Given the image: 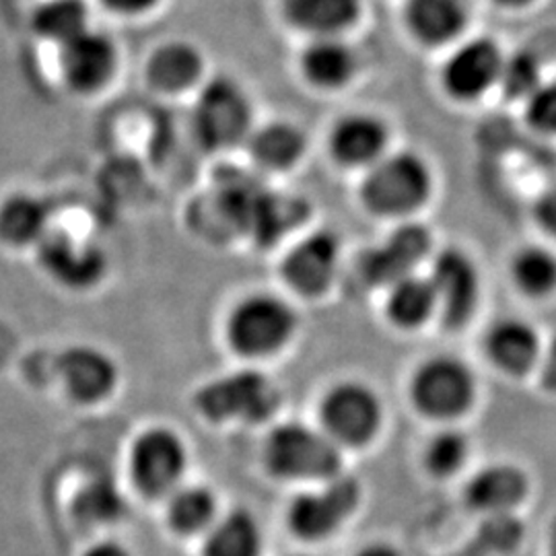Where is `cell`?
Wrapping results in <instances>:
<instances>
[{"instance_id":"cell-1","label":"cell","mask_w":556,"mask_h":556,"mask_svg":"<svg viewBox=\"0 0 556 556\" xmlns=\"http://www.w3.org/2000/svg\"><path fill=\"white\" fill-rule=\"evenodd\" d=\"M264 462L275 477L287 480H330L342 466L337 443L301 422H285L268 435Z\"/></svg>"},{"instance_id":"cell-2","label":"cell","mask_w":556,"mask_h":556,"mask_svg":"<svg viewBox=\"0 0 556 556\" xmlns=\"http://www.w3.org/2000/svg\"><path fill=\"white\" fill-rule=\"evenodd\" d=\"M431 192V172L413 153H396L376 161L363 181V200L378 215H406Z\"/></svg>"},{"instance_id":"cell-3","label":"cell","mask_w":556,"mask_h":556,"mask_svg":"<svg viewBox=\"0 0 556 556\" xmlns=\"http://www.w3.org/2000/svg\"><path fill=\"white\" fill-rule=\"evenodd\" d=\"M298 318L287 301L258 293L236 305L227 319V338L245 357H268L289 342Z\"/></svg>"},{"instance_id":"cell-4","label":"cell","mask_w":556,"mask_h":556,"mask_svg":"<svg viewBox=\"0 0 556 556\" xmlns=\"http://www.w3.org/2000/svg\"><path fill=\"white\" fill-rule=\"evenodd\" d=\"M192 124L206 149H227L245 139L252 108L245 91L227 77L208 80L200 91Z\"/></svg>"},{"instance_id":"cell-5","label":"cell","mask_w":556,"mask_h":556,"mask_svg":"<svg viewBox=\"0 0 556 556\" xmlns=\"http://www.w3.org/2000/svg\"><path fill=\"white\" fill-rule=\"evenodd\" d=\"M197 406L213 420L260 422L277 410L278 394L270 379L262 374L238 371L204 386Z\"/></svg>"},{"instance_id":"cell-6","label":"cell","mask_w":556,"mask_h":556,"mask_svg":"<svg viewBox=\"0 0 556 556\" xmlns=\"http://www.w3.org/2000/svg\"><path fill=\"white\" fill-rule=\"evenodd\" d=\"M361 489L353 478H330L319 491L301 493L287 509L289 530L305 542H319L332 536L355 514Z\"/></svg>"},{"instance_id":"cell-7","label":"cell","mask_w":556,"mask_h":556,"mask_svg":"<svg viewBox=\"0 0 556 556\" xmlns=\"http://www.w3.org/2000/svg\"><path fill=\"white\" fill-rule=\"evenodd\" d=\"M475 378L470 369L454 357L425 361L410 383V394L427 417L454 418L466 413L475 400Z\"/></svg>"},{"instance_id":"cell-8","label":"cell","mask_w":556,"mask_h":556,"mask_svg":"<svg viewBox=\"0 0 556 556\" xmlns=\"http://www.w3.org/2000/svg\"><path fill=\"white\" fill-rule=\"evenodd\" d=\"M319 415L326 435L337 445H363L378 433L381 402L367 386L346 381L324 396Z\"/></svg>"},{"instance_id":"cell-9","label":"cell","mask_w":556,"mask_h":556,"mask_svg":"<svg viewBox=\"0 0 556 556\" xmlns=\"http://www.w3.org/2000/svg\"><path fill=\"white\" fill-rule=\"evenodd\" d=\"M186 445L169 429L142 433L130 454V470L142 493L160 497L174 493L186 470Z\"/></svg>"},{"instance_id":"cell-10","label":"cell","mask_w":556,"mask_h":556,"mask_svg":"<svg viewBox=\"0 0 556 556\" xmlns=\"http://www.w3.org/2000/svg\"><path fill=\"white\" fill-rule=\"evenodd\" d=\"M503 62L505 56L497 41L489 38L464 41L443 64V87L454 100H478L491 87L498 85Z\"/></svg>"},{"instance_id":"cell-11","label":"cell","mask_w":556,"mask_h":556,"mask_svg":"<svg viewBox=\"0 0 556 556\" xmlns=\"http://www.w3.org/2000/svg\"><path fill=\"white\" fill-rule=\"evenodd\" d=\"M429 280L443 321L447 326H464L478 301V273L472 260L464 252L445 250L433 262Z\"/></svg>"},{"instance_id":"cell-12","label":"cell","mask_w":556,"mask_h":556,"mask_svg":"<svg viewBox=\"0 0 556 556\" xmlns=\"http://www.w3.org/2000/svg\"><path fill=\"white\" fill-rule=\"evenodd\" d=\"M118 52L114 41L87 29L75 40L60 46V68L66 83L80 93H93L114 77Z\"/></svg>"},{"instance_id":"cell-13","label":"cell","mask_w":556,"mask_h":556,"mask_svg":"<svg viewBox=\"0 0 556 556\" xmlns=\"http://www.w3.org/2000/svg\"><path fill=\"white\" fill-rule=\"evenodd\" d=\"M431 236L420 225H402L383 245L369 250L361 260V275L371 285H394L410 277L413 268L429 254Z\"/></svg>"},{"instance_id":"cell-14","label":"cell","mask_w":556,"mask_h":556,"mask_svg":"<svg viewBox=\"0 0 556 556\" xmlns=\"http://www.w3.org/2000/svg\"><path fill=\"white\" fill-rule=\"evenodd\" d=\"M338 254V239L328 231H318L299 241L282 260V277L299 293L319 295L334 278Z\"/></svg>"},{"instance_id":"cell-15","label":"cell","mask_w":556,"mask_h":556,"mask_svg":"<svg viewBox=\"0 0 556 556\" xmlns=\"http://www.w3.org/2000/svg\"><path fill=\"white\" fill-rule=\"evenodd\" d=\"M40 258L52 277L75 289L98 282L105 270V258L98 248L79 245L59 231H48L43 236Z\"/></svg>"},{"instance_id":"cell-16","label":"cell","mask_w":556,"mask_h":556,"mask_svg":"<svg viewBox=\"0 0 556 556\" xmlns=\"http://www.w3.org/2000/svg\"><path fill=\"white\" fill-rule=\"evenodd\" d=\"M386 144L388 128L371 114H349L330 132L332 157L349 167L374 165L383 157Z\"/></svg>"},{"instance_id":"cell-17","label":"cell","mask_w":556,"mask_h":556,"mask_svg":"<svg viewBox=\"0 0 556 556\" xmlns=\"http://www.w3.org/2000/svg\"><path fill=\"white\" fill-rule=\"evenodd\" d=\"M60 376L68 392L85 402L108 396L118 379L114 361L98 349L77 346L60 357Z\"/></svg>"},{"instance_id":"cell-18","label":"cell","mask_w":556,"mask_h":556,"mask_svg":"<svg viewBox=\"0 0 556 556\" xmlns=\"http://www.w3.org/2000/svg\"><path fill=\"white\" fill-rule=\"evenodd\" d=\"M404 20L420 43L441 46L464 31L468 7L464 0H406Z\"/></svg>"},{"instance_id":"cell-19","label":"cell","mask_w":556,"mask_h":556,"mask_svg":"<svg viewBox=\"0 0 556 556\" xmlns=\"http://www.w3.org/2000/svg\"><path fill=\"white\" fill-rule=\"evenodd\" d=\"M361 11V0H282L287 21L312 38L340 36L357 23Z\"/></svg>"},{"instance_id":"cell-20","label":"cell","mask_w":556,"mask_h":556,"mask_svg":"<svg viewBox=\"0 0 556 556\" xmlns=\"http://www.w3.org/2000/svg\"><path fill=\"white\" fill-rule=\"evenodd\" d=\"M536 330L521 319H501L486 334V353L505 374L521 376L540 358Z\"/></svg>"},{"instance_id":"cell-21","label":"cell","mask_w":556,"mask_h":556,"mask_svg":"<svg viewBox=\"0 0 556 556\" xmlns=\"http://www.w3.org/2000/svg\"><path fill=\"white\" fill-rule=\"evenodd\" d=\"M301 71L318 89H340L355 77L357 54L340 36L314 38L301 54Z\"/></svg>"},{"instance_id":"cell-22","label":"cell","mask_w":556,"mask_h":556,"mask_svg":"<svg viewBox=\"0 0 556 556\" xmlns=\"http://www.w3.org/2000/svg\"><path fill=\"white\" fill-rule=\"evenodd\" d=\"M528 495V480L514 466H491L468 482L466 501L484 514H503L514 509Z\"/></svg>"},{"instance_id":"cell-23","label":"cell","mask_w":556,"mask_h":556,"mask_svg":"<svg viewBox=\"0 0 556 556\" xmlns=\"http://www.w3.org/2000/svg\"><path fill=\"white\" fill-rule=\"evenodd\" d=\"M202 56L188 41H165L147 62V79L163 93L190 89L202 75Z\"/></svg>"},{"instance_id":"cell-24","label":"cell","mask_w":556,"mask_h":556,"mask_svg":"<svg viewBox=\"0 0 556 556\" xmlns=\"http://www.w3.org/2000/svg\"><path fill=\"white\" fill-rule=\"evenodd\" d=\"M264 536L256 517L236 509L217 517L204 536V556H262Z\"/></svg>"},{"instance_id":"cell-25","label":"cell","mask_w":556,"mask_h":556,"mask_svg":"<svg viewBox=\"0 0 556 556\" xmlns=\"http://www.w3.org/2000/svg\"><path fill=\"white\" fill-rule=\"evenodd\" d=\"M50 208L43 200L15 194L0 206V239L13 245L40 243L50 231Z\"/></svg>"},{"instance_id":"cell-26","label":"cell","mask_w":556,"mask_h":556,"mask_svg":"<svg viewBox=\"0 0 556 556\" xmlns=\"http://www.w3.org/2000/svg\"><path fill=\"white\" fill-rule=\"evenodd\" d=\"M305 215L307 204L303 200L264 190L250 215L245 231H250L260 245H270L305 219Z\"/></svg>"},{"instance_id":"cell-27","label":"cell","mask_w":556,"mask_h":556,"mask_svg":"<svg viewBox=\"0 0 556 556\" xmlns=\"http://www.w3.org/2000/svg\"><path fill=\"white\" fill-rule=\"evenodd\" d=\"M250 149L266 169H287L301 160L305 137L289 122H270L250 137Z\"/></svg>"},{"instance_id":"cell-28","label":"cell","mask_w":556,"mask_h":556,"mask_svg":"<svg viewBox=\"0 0 556 556\" xmlns=\"http://www.w3.org/2000/svg\"><path fill=\"white\" fill-rule=\"evenodd\" d=\"M438 309V298L429 278L404 277L392 285L388 316L400 328H417Z\"/></svg>"},{"instance_id":"cell-29","label":"cell","mask_w":556,"mask_h":556,"mask_svg":"<svg viewBox=\"0 0 556 556\" xmlns=\"http://www.w3.org/2000/svg\"><path fill=\"white\" fill-rule=\"evenodd\" d=\"M167 517L172 528L179 534L190 536L208 532V528L217 521V501L204 486H179L169 498Z\"/></svg>"},{"instance_id":"cell-30","label":"cell","mask_w":556,"mask_h":556,"mask_svg":"<svg viewBox=\"0 0 556 556\" xmlns=\"http://www.w3.org/2000/svg\"><path fill=\"white\" fill-rule=\"evenodd\" d=\"M34 27L46 40L64 46L89 29V11L83 0H48L34 13Z\"/></svg>"},{"instance_id":"cell-31","label":"cell","mask_w":556,"mask_h":556,"mask_svg":"<svg viewBox=\"0 0 556 556\" xmlns=\"http://www.w3.org/2000/svg\"><path fill=\"white\" fill-rule=\"evenodd\" d=\"M511 277L521 293L546 298L556 291V256L538 245L523 248L511 262Z\"/></svg>"},{"instance_id":"cell-32","label":"cell","mask_w":556,"mask_h":556,"mask_svg":"<svg viewBox=\"0 0 556 556\" xmlns=\"http://www.w3.org/2000/svg\"><path fill=\"white\" fill-rule=\"evenodd\" d=\"M425 468L429 475L447 478L456 475L468 457V439L457 431H441L427 443Z\"/></svg>"},{"instance_id":"cell-33","label":"cell","mask_w":556,"mask_h":556,"mask_svg":"<svg viewBox=\"0 0 556 556\" xmlns=\"http://www.w3.org/2000/svg\"><path fill=\"white\" fill-rule=\"evenodd\" d=\"M540 62L530 52H517L511 59H505L498 85L503 87L507 98L514 100H528L538 87L540 79Z\"/></svg>"},{"instance_id":"cell-34","label":"cell","mask_w":556,"mask_h":556,"mask_svg":"<svg viewBox=\"0 0 556 556\" xmlns=\"http://www.w3.org/2000/svg\"><path fill=\"white\" fill-rule=\"evenodd\" d=\"M526 118L544 135H556V80L542 83L526 100Z\"/></svg>"},{"instance_id":"cell-35","label":"cell","mask_w":556,"mask_h":556,"mask_svg":"<svg viewBox=\"0 0 556 556\" xmlns=\"http://www.w3.org/2000/svg\"><path fill=\"white\" fill-rule=\"evenodd\" d=\"M80 507H83V516L93 521H112L114 517H118L122 501L116 489L100 482L85 491V495L80 497Z\"/></svg>"},{"instance_id":"cell-36","label":"cell","mask_w":556,"mask_h":556,"mask_svg":"<svg viewBox=\"0 0 556 556\" xmlns=\"http://www.w3.org/2000/svg\"><path fill=\"white\" fill-rule=\"evenodd\" d=\"M536 215L542 229L556 239V186L540 199Z\"/></svg>"},{"instance_id":"cell-37","label":"cell","mask_w":556,"mask_h":556,"mask_svg":"<svg viewBox=\"0 0 556 556\" xmlns=\"http://www.w3.org/2000/svg\"><path fill=\"white\" fill-rule=\"evenodd\" d=\"M160 0H103L105 7L122 15H139L151 11Z\"/></svg>"},{"instance_id":"cell-38","label":"cell","mask_w":556,"mask_h":556,"mask_svg":"<svg viewBox=\"0 0 556 556\" xmlns=\"http://www.w3.org/2000/svg\"><path fill=\"white\" fill-rule=\"evenodd\" d=\"M542 383L546 390L556 392V337L548 344L544 358H542Z\"/></svg>"},{"instance_id":"cell-39","label":"cell","mask_w":556,"mask_h":556,"mask_svg":"<svg viewBox=\"0 0 556 556\" xmlns=\"http://www.w3.org/2000/svg\"><path fill=\"white\" fill-rule=\"evenodd\" d=\"M353 556H402V553L392 544L374 542V544H367V546L358 548L357 553Z\"/></svg>"},{"instance_id":"cell-40","label":"cell","mask_w":556,"mask_h":556,"mask_svg":"<svg viewBox=\"0 0 556 556\" xmlns=\"http://www.w3.org/2000/svg\"><path fill=\"white\" fill-rule=\"evenodd\" d=\"M85 556H128V553L119 546V544H114V542H103V544H98V546H93L89 553Z\"/></svg>"},{"instance_id":"cell-41","label":"cell","mask_w":556,"mask_h":556,"mask_svg":"<svg viewBox=\"0 0 556 556\" xmlns=\"http://www.w3.org/2000/svg\"><path fill=\"white\" fill-rule=\"evenodd\" d=\"M501 7H509V9H519V7H526V4H530V2H534V0H497Z\"/></svg>"}]
</instances>
